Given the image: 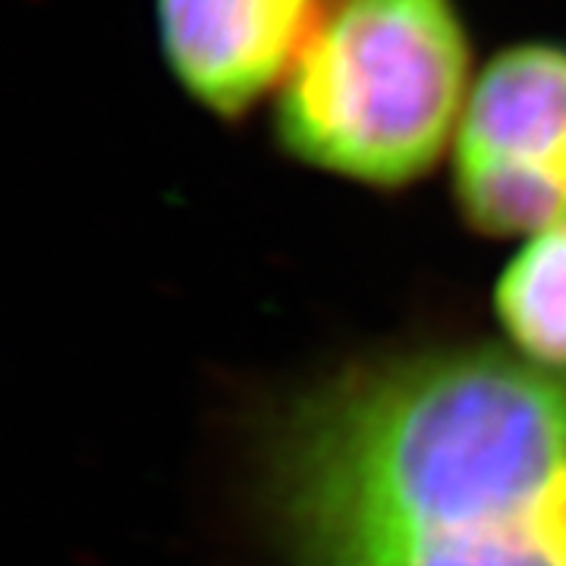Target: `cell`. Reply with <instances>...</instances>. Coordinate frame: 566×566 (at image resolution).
I'll use <instances>...</instances> for the list:
<instances>
[{
  "label": "cell",
  "mask_w": 566,
  "mask_h": 566,
  "mask_svg": "<svg viewBox=\"0 0 566 566\" xmlns=\"http://www.w3.org/2000/svg\"><path fill=\"white\" fill-rule=\"evenodd\" d=\"M450 174L460 214L485 237L566 221V44L523 41L482 63Z\"/></svg>",
  "instance_id": "3957f363"
},
{
  "label": "cell",
  "mask_w": 566,
  "mask_h": 566,
  "mask_svg": "<svg viewBox=\"0 0 566 566\" xmlns=\"http://www.w3.org/2000/svg\"><path fill=\"white\" fill-rule=\"evenodd\" d=\"M457 0H324L271 98L283 155L371 189H403L450 155L475 82Z\"/></svg>",
  "instance_id": "7a4b0ae2"
},
{
  "label": "cell",
  "mask_w": 566,
  "mask_h": 566,
  "mask_svg": "<svg viewBox=\"0 0 566 566\" xmlns=\"http://www.w3.org/2000/svg\"><path fill=\"white\" fill-rule=\"evenodd\" d=\"M300 566H566V381L501 353L356 371L277 441Z\"/></svg>",
  "instance_id": "6da1fadb"
},
{
  "label": "cell",
  "mask_w": 566,
  "mask_h": 566,
  "mask_svg": "<svg viewBox=\"0 0 566 566\" xmlns=\"http://www.w3.org/2000/svg\"><path fill=\"white\" fill-rule=\"evenodd\" d=\"M324 0H155L167 73L218 120L274 98Z\"/></svg>",
  "instance_id": "277c9868"
},
{
  "label": "cell",
  "mask_w": 566,
  "mask_h": 566,
  "mask_svg": "<svg viewBox=\"0 0 566 566\" xmlns=\"http://www.w3.org/2000/svg\"><path fill=\"white\" fill-rule=\"evenodd\" d=\"M494 303L526 359L566 371V221L528 237L504 268Z\"/></svg>",
  "instance_id": "5b68a950"
}]
</instances>
